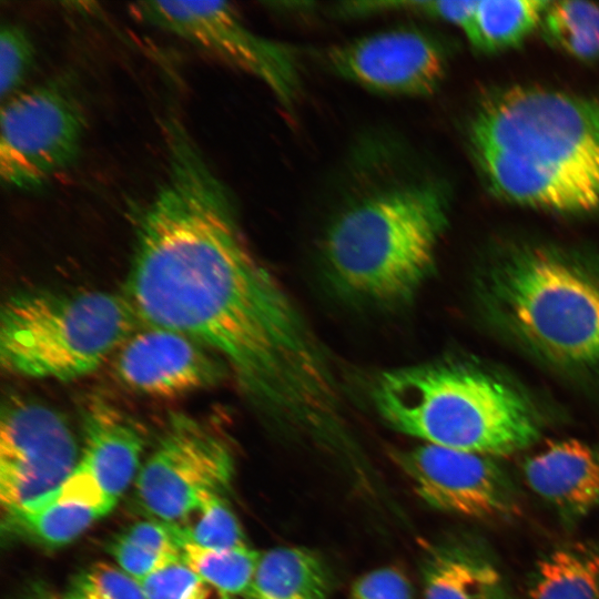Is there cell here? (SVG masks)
Returning <instances> with one entry per match:
<instances>
[{"mask_svg": "<svg viewBox=\"0 0 599 599\" xmlns=\"http://www.w3.org/2000/svg\"><path fill=\"white\" fill-rule=\"evenodd\" d=\"M165 140L166 177L140 214L123 293L140 324L210 348L267 416L338 429L337 379L317 338L250 251L226 187L175 118Z\"/></svg>", "mask_w": 599, "mask_h": 599, "instance_id": "6da1fadb", "label": "cell"}, {"mask_svg": "<svg viewBox=\"0 0 599 599\" xmlns=\"http://www.w3.org/2000/svg\"><path fill=\"white\" fill-rule=\"evenodd\" d=\"M473 159L506 202L558 213L599 211V102L511 85L479 100L468 124Z\"/></svg>", "mask_w": 599, "mask_h": 599, "instance_id": "7a4b0ae2", "label": "cell"}, {"mask_svg": "<svg viewBox=\"0 0 599 599\" xmlns=\"http://www.w3.org/2000/svg\"><path fill=\"white\" fill-rule=\"evenodd\" d=\"M448 204L444 185L429 179L385 181L352 195L323 236L328 274L358 300L407 301L433 268Z\"/></svg>", "mask_w": 599, "mask_h": 599, "instance_id": "3957f363", "label": "cell"}, {"mask_svg": "<svg viewBox=\"0 0 599 599\" xmlns=\"http://www.w3.org/2000/svg\"><path fill=\"white\" fill-rule=\"evenodd\" d=\"M380 416L426 444L487 456L525 449L538 418L511 385L460 363H432L382 373L373 387Z\"/></svg>", "mask_w": 599, "mask_h": 599, "instance_id": "277c9868", "label": "cell"}, {"mask_svg": "<svg viewBox=\"0 0 599 599\" xmlns=\"http://www.w3.org/2000/svg\"><path fill=\"white\" fill-rule=\"evenodd\" d=\"M141 325L123 294L27 291L0 312V364L10 375L74 380L99 369Z\"/></svg>", "mask_w": 599, "mask_h": 599, "instance_id": "5b68a950", "label": "cell"}, {"mask_svg": "<svg viewBox=\"0 0 599 599\" xmlns=\"http://www.w3.org/2000/svg\"><path fill=\"white\" fill-rule=\"evenodd\" d=\"M488 297L500 321L545 358L599 368V278L555 251L522 247L490 271Z\"/></svg>", "mask_w": 599, "mask_h": 599, "instance_id": "8992f818", "label": "cell"}, {"mask_svg": "<svg viewBox=\"0 0 599 599\" xmlns=\"http://www.w3.org/2000/svg\"><path fill=\"white\" fill-rule=\"evenodd\" d=\"M87 121L72 91L49 81L2 102L0 176L10 190H35L78 158Z\"/></svg>", "mask_w": 599, "mask_h": 599, "instance_id": "52a82bcc", "label": "cell"}, {"mask_svg": "<svg viewBox=\"0 0 599 599\" xmlns=\"http://www.w3.org/2000/svg\"><path fill=\"white\" fill-rule=\"evenodd\" d=\"M234 458L229 444L193 416L175 414L135 479L140 506L156 520L176 524L229 488Z\"/></svg>", "mask_w": 599, "mask_h": 599, "instance_id": "ba28073f", "label": "cell"}, {"mask_svg": "<svg viewBox=\"0 0 599 599\" xmlns=\"http://www.w3.org/2000/svg\"><path fill=\"white\" fill-rule=\"evenodd\" d=\"M81 447L52 407L10 398L0 416V500L3 517L53 497L75 469Z\"/></svg>", "mask_w": 599, "mask_h": 599, "instance_id": "9c48e42d", "label": "cell"}, {"mask_svg": "<svg viewBox=\"0 0 599 599\" xmlns=\"http://www.w3.org/2000/svg\"><path fill=\"white\" fill-rule=\"evenodd\" d=\"M143 21L170 32L261 80L285 106L300 91L293 51L246 27L225 1H143L133 6Z\"/></svg>", "mask_w": 599, "mask_h": 599, "instance_id": "30bf717a", "label": "cell"}, {"mask_svg": "<svg viewBox=\"0 0 599 599\" xmlns=\"http://www.w3.org/2000/svg\"><path fill=\"white\" fill-rule=\"evenodd\" d=\"M393 455L418 497L434 509L476 519H505L519 511L517 487L490 456L426 443Z\"/></svg>", "mask_w": 599, "mask_h": 599, "instance_id": "8fae6325", "label": "cell"}, {"mask_svg": "<svg viewBox=\"0 0 599 599\" xmlns=\"http://www.w3.org/2000/svg\"><path fill=\"white\" fill-rule=\"evenodd\" d=\"M337 75L372 92L427 97L444 80L447 60L439 42L415 28H397L364 35L325 52Z\"/></svg>", "mask_w": 599, "mask_h": 599, "instance_id": "7c38bea8", "label": "cell"}, {"mask_svg": "<svg viewBox=\"0 0 599 599\" xmlns=\"http://www.w3.org/2000/svg\"><path fill=\"white\" fill-rule=\"evenodd\" d=\"M114 373L128 388L160 398L212 387L229 370L210 348L175 331L143 326L116 351Z\"/></svg>", "mask_w": 599, "mask_h": 599, "instance_id": "4fadbf2b", "label": "cell"}, {"mask_svg": "<svg viewBox=\"0 0 599 599\" xmlns=\"http://www.w3.org/2000/svg\"><path fill=\"white\" fill-rule=\"evenodd\" d=\"M81 417L83 445L75 468L116 504L140 471L142 429L122 409L99 396L87 400Z\"/></svg>", "mask_w": 599, "mask_h": 599, "instance_id": "5bb4252c", "label": "cell"}, {"mask_svg": "<svg viewBox=\"0 0 599 599\" xmlns=\"http://www.w3.org/2000/svg\"><path fill=\"white\" fill-rule=\"evenodd\" d=\"M529 488L549 504L566 525L599 506V447L579 439L548 444L525 460Z\"/></svg>", "mask_w": 599, "mask_h": 599, "instance_id": "9a60e30c", "label": "cell"}, {"mask_svg": "<svg viewBox=\"0 0 599 599\" xmlns=\"http://www.w3.org/2000/svg\"><path fill=\"white\" fill-rule=\"evenodd\" d=\"M422 579L423 599H510L497 562L474 540L448 541L429 549Z\"/></svg>", "mask_w": 599, "mask_h": 599, "instance_id": "2e32d148", "label": "cell"}, {"mask_svg": "<svg viewBox=\"0 0 599 599\" xmlns=\"http://www.w3.org/2000/svg\"><path fill=\"white\" fill-rule=\"evenodd\" d=\"M331 575L304 547H277L260 555L245 599H327Z\"/></svg>", "mask_w": 599, "mask_h": 599, "instance_id": "e0dca14e", "label": "cell"}, {"mask_svg": "<svg viewBox=\"0 0 599 599\" xmlns=\"http://www.w3.org/2000/svg\"><path fill=\"white\" fill-rule=\"evenodd\" d=\"M527 593L528 599H599V542L568 541L545 554Z\"/></svg>", "mask_w": 599, "mask_h": 599, "instance_id": "ac0fdd59", "label": "cell"}, {"mask_svg": "<svg viewBox=\"0 0 599 599\" xmlns=\"http://www.w3.org/2000/svg\"><path fill=\"white\" fill-rule=\"evenodd\" d=\"M549 1H478L464 32L476 49L495 52L519 44L541 23Z\"/></svg>", "mask_w": 599, "mask_h": 599, "instance_id": "d6986e66", "label": "cell"}, {"mask_svg": "<svg viewBox=\"0 0 599 599\" xmlns=\"http://www.w3.org/2000/svg\"><path fill=\"white\" fill-rule=\"evenodd\" d=\"M103 515L88 506L60 498L6 517L8 528L50 548L65 546L80 537Z\"/></svg>", "mask_w": 599, "mask_h": 599, "instance_id": "ffe728a7", "label": "cell"}, {"mask_svg": "<svg viewBox=\"0 0 599 599\" xmlns=\"http://www.w3.org/2000/svg\"><path fill=\"white\" fill-rule=\"evenodd\" d=\"M548 41L569 55L599 59V6L589 1H549L540 23Z\"/></svg>", "mask_w": 599, "mask_h": 599, "instance_id": "44dd1931", "label": "cell"}, {"mask_svg": "<svg viewBox=\"0 0 599 599\" xmlns=\"http://www.w3.org/2000/svg\"><path fill=\"white\" fill-rule=\"evenodd\" d=\"M250 547L209 549L181 544V560L203 579L229 596L245 595L260 558Z\"/></svg>", "mask_w": 599, "mask_h": 599, "instance_id": "7402d4cb", "label": "cell"}, {"mask_svg": "<svg viewBox=\"0 0 599 599\" xmlns=\"http://www.w3.org/2000/svg\"><path fill=\"white\" fill-rule=\"evenodd\" d=\"M172 526L181 544L191 542L209 549L248 547L238 519L222 495L209 497Z\"/></svg>", "mask_w": 599, "mask_h": 599, "instance_id": "603a6c76", "label": "cell"}, {"mask_svg": "<svg viewBox=\"0 0 599 599\" xmlns=\"http://www.w3.org/2000/svg\"><path fill=\"white\" fill-rule=\"evenodd\" d=\"M63 599H148L141 583L120 567L95 562L78 573Z\"/></svg>", "mask_w": 599, "mask_h": 599, "instance_id": "cb8c5ba5", "label": "cell"}, {"mask_svg": "<svg viewBox=\"0 0 599 599\" xmlns=\"http://www.w3.org/2000/svg\"><path fill=\"white\" fill-rule=\"evenodd\" d=\"M148 599H232L182 560L140 581Z\"/></svg>", "mask_w": 599, "mask_h": 599, "instance_id": "d4e9b609", "label": "cell"}, {"mask_svg": "<svg viewBox=\"0 0 599 599\" xmlns=\"http://www.w3.org/2000/svg\"><path fill=\"white\" fill-rule=\"evenodd\" d=\"M34 45L27 31L16 23L0 30V97L2 102L17 94L34 61Z\"/></svg>", "mask_w": 599, "mask_h": 599, "instance_id": "484cf974", "label": "cell"}, {"mask_svg": "<svg viewBox=\"0 0 599 599\" xmlns=\"http://www.w3.org/2000/svg\"><path fill=\"white\" fill-rule=\"evenodd\" d=\"M349 599H413V588L400 569L382 567L359 577Z\"/></svg>", "mask_w": 599, "mask_h": 599, "instance_id": "4316f807", "label": "cell"}, {"mask_svg": "<svg viewBox=\"0 0 599 599\" xmlns=\"http://www.w3.org/2000/svg\"><path fill=\"white\" fill-rule=\"evenodd\" d=\"M109 552L116 560L119 567L139 582L181 560L142 548L121 535L110 542Z\"/></svg>", "mask_w": 599, "mask_h": 599, "instance_id": "83f0119b", "label": "cell"}, {"mask_svg": "<svg viewBox=\"0 0 599 599\" xmlns=\"http://www.w3.org/2000/svg\"><path fill=\"white\" fill-rule=\"evenodd\" d=\"M120 535L142 548L181 559V540L170 524L156 519L139 521Z\"/></svg>", "mask_w": 599, "mask_h": 599, "instance_id": "f1b7e54d", "label": "cell"}, {"mask_svg": "<svg viewBox=\"0 0 599 599\" xmlns=\"http://www.w3.org/2000/svg\"><path fill=\"white\" fill-rule=\"evenodd\" d=\"M38 599H63V598H58V597H55L53 595L43 593Z\"/></svg>", "mask_w": 599, "mask_h": 599, "instance_id": "f546056e", "label": "cell"}]
</instances>
